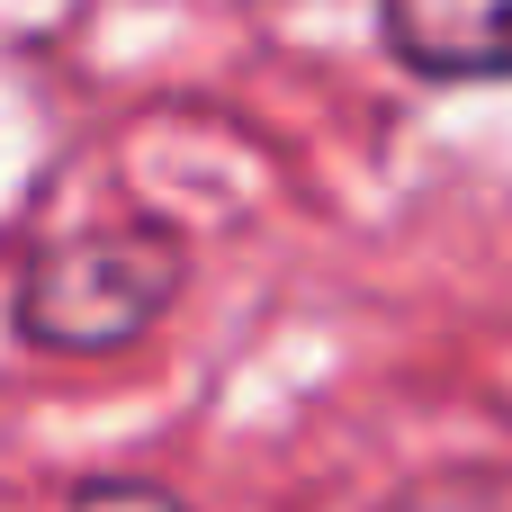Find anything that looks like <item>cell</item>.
Returning a JSON list of instances; mask_svg holds the SVG:
<instances>
[{"label": "cell", "mask_w": 512, "mask_h": 512, "mask_svg": "<svg viewBox=\"0 0 512 512\" xmlns=\"http://www.w3.org/2000/svg\"><path fill=\"white\" fill-rule=\"evenodd\" d=\"M387 512H512V468H441V477H414Z\"/></svg>", "instance_id": "3"}, {"label": "cell", "mask_w": 512, "mask_h": 512, "mask_svg": "<svg viewBox=\"0 0 512 512\" xmlns=\"http://www.w3.org/2000/svg\"><path fill=\"white\" fill-rule=\"evenodd\" d=\"M378 27L423 81H512V0H378Z\"/></svg>", "instance_id": "2"}, {"label": "cell", "mask_w": 512, "mask_h": 512, "mask_svg": "<svg viewBox=\"0 0 512 512\" xmlns=\"http://www.w3.org/2000/svg\"><path fill=\"white\" fill-rule=\"evenodd\" d=\"M180 288V234L144 225V216H108V225H72L54 243H36L18 261V333L45 351H117L135 342Z\"/></svg>", "instance_id": "1"}, {"label": "cell", "mask_w": 512, "mask_h": 512, "mask_svg": "<svg viewBox=\"0 0 512 512\" xmlns=\"http://www.w3.org/2000/svg\"><path fill=\"white\" fill-rule=\"evenodd\" d=\"M72 512H189L171 486H153V477H99V486H81Z\"/></svg>", "instance_id": "4"}]
</instances>
